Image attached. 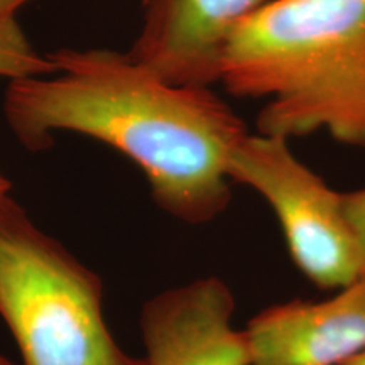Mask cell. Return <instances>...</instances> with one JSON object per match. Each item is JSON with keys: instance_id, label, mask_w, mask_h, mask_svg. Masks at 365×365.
Instances as JSON below:
<instances>
[{"instance_id": "obj_1", "label": "cell", "mask_w": 365, "mask_h": 365, "mask_svg": "<svg viewBox=\"0 0 365 365\" xmlns=\"http://www.w3.org/2000/svg\"><path fill=\"white\" fill-rule=\"evenodd\" d=\"M53 73L9 81L4 117L27 150L61 132L107 144L135 164L154 203L205 225L232 202L230 154L247 125L212 88L175 85L110 48L48 53Z\"/></svg>"}, {"instance_id": "obj_2", "label": "cell", "mask_w": 365, "mask_h": 365, "mask_svg": "<svg viewBox=\"0 0 365 365\" xmlns=\"http://www.w3.org/2000/svg\"><path fill=\"white\" fill-rule=\"evenodd\" d=\"M218 83L264 100L257 134L365 148V0H272L227 38Z\"/></svg>"}, {"instance_id": "obj_3", "label": "cell", "mask_w": 365, "mask_h": 365, "mask_svg": "<svg viewBox=\"0 0 365 365\" xmlns=\"http://www.w3.org/2000/svg\"><path fill=\"white\" fill-rule=\"evenodd\" d=\"M0 318L22 365H144L122 349L98 274L0 193Z\"/></svg>"}, {"instance_id": "obj_4", "label": "cell", "mask_w": 365, "mask_h": 365, "mask_svg": "<svg viewBox=\"0 0 365 365\" xmlns=\"http://www.w3.org/2000/svg\"><path fill=\"white\" fill-rule=\"evenodd\" d=\"M228 178L266 200L294 266L318 289L339 291L365 276L341 193L294 156L289 140L249 132L232 150Z\"/></svg>"}, {"instance_id": "obj_5", "label": "cell", "mask_w": 365, "mask_h": 365, "mask_svg": "<svg viewBox=\"0 0 365 365\" xmlns=\"http://www.w3.org/2000/svg\"><path fill=\"white\" fill-rule=\"evenodd\" d=\"M232 287L205 276L168 287L143 304L144 365H249L244 330L234 327Z\"/></svg>"}, {"instance_id": "obj_6", "label": "cell", "mask_w": 365, "mask_h": 365, "mask_svg": "<svg viewBox=\"0 0 365 365\" xmlns=\"http://www.w3.org/2000/svg\"><path fill=\"white\" fill-rule=\"evenodd\" d=\"M272 0H143L144 19L129 53L175 85L218 83L223 46L234 27Z\"/></svg>"}, {"instance_id": "obj_7", "label": "cell", "mask_w": 365, "mask_h": 365, "mask_svg": "<svg viewBox=\"0 0 365 365\" xmlns=\"http://www.w3.org/2000/svg\"><path fill=\"white\" fill-rule=\"evenodd\" d=\"M244 333L249 365H344L365 352V276L331 298L264 308Z\"/></svg>"}, {"instance_id": "obj_8", "label": "cell", "mask_w": 365, "mask_h": 365, "mask_svg": "<svg viewBox=\"0 0 365 365\" xmlns=\"http://www.w3.org/2000/svg\"><path fill=\"white\" fill-rule=\"evenodd\" d=\"M49 73L51 59L31 44L16 17L0 19V78L12 81Z\"/></svg>"}, {"instance_id": "obj_9", "label": "cell", "mask_w": 365, "mask_h": 365, "mask_svg": "<svg viewBox=\"0 0 365 365\" xmlns=\"http://www.w3.org/2000/svg\"><path fill=\"white\" fill-rule=\"evenodd\" d=\"M341 202H344L346 220L350 222L355 235H357L360 250H362L365 271V186L364 188L341 193Z\"/></svg>"}, {"instance_id": "obj_10", "label": "cell", "mask_w": 365, "mask_h": 365, "mask_svg": "<svg viewBox=\"0 0 365 365\" xmlns=\"http://www.w3.org/2000/svg\"><path fill=\"white\" fill-rule=\"evenodd\" d=\"M29 0H0V19L16 17V12Z\"/></svg>"}, {"instance_id": "obj_11", "label": "cell", "mask_w": 365, "mask_h": 365, "mask_svg": "<svg viewBox=\"0 0 365 365\" xmlns=\"http://www.w3.org/2000/svg\"><path fill=\"white\" fill-rule=\"evenodd\" d=\"M6 191H12V181L9 180L6 173L0 168V193H6Z\"/></svg>"}, {"instance_id": "obj_12", "label": "cell", "mask_w": 365, "mask_h": 365, "mask_svg": "<svg viewBox=\"0 0 365 365\" xmlns=\"http://www.w3.org/2000/svg\"><path fill=\"white\" fill-rule=\"evenodd\" d=\"M344 365H365V352H362V354H359L357 357H354V359H350L349 362H345Z\"/></svg>"}, {"instance_id": "obj_13", "label": "cell", "mask_w": 365, "mask_h": 365, "mask_svg": "<svg viewBox=\"0 0 365 365\" xmlns=\"http://www.w3.org/2000/svg\"><path fill=\"white\" fill-rule=\"evenodd\" d=\"M0 365H14V364H11L7 359H4L2 355H0Z\"/></svg>"}]
</instances>
